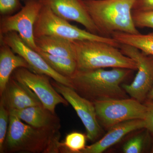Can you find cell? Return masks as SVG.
Listing matches in <instances>:
<instances>
[{
	"instance_id": "obj_29",
	"label": "cell",
	"mask_w": 153,
	"mask_h": 153,
	"mask_svg": "<svg viewBox=\"0 0 153 153\" xmlns=\"http://www.w3.org/2000/svg\"><path fill=\"white\" fill-rule=\"evenodd\" d=\"M21 1H25V0H21Z\"/></svg>"
},
{
	"instance_id": "obj_20",
	"label": "cell",
	"mask_w": 153,
	"mask_h": 153,
	"mask_svg": "<svg viewBox=\"0 0 153 153\" xmlns=\"http://www.w3.org/2000/svg\"><path fill=\"white\" fill-rule=\"evenodd\" d=\"M86 135L77 132L68 134L64 142L61 143L62 153H80L86 146Z\"/></svg>"
},
{
	"instance_id": "obj_16",
	"label": "cell",
	"mask_w": 153,
	"mask_h": 153,
	"mask_svg": "<svg viewBox=\"0 0 153 153\" xmlns=\"http://www.w3.org/2000/svg\"><path fill=\"white\" fill-rule=\"evenodd\" d=\"M19 68L31 70L30 65L24 58L15 53L8 46L1 42L0 95L4 92L13 72Z\"/></svg>"
},
{
	"instance_id": "obj_22",
	"label": "cell",
	"mask_w": 153,
	"mask_h": 153,
	"mask_svg": "<svg viewBox=\"0 0 153 153\" xmlns=\"http://www.w3.org/2000/svg\"><path fill=\"white\" fill-rule=\"evenodd\" d=\"M132 15L134 24L137 28L153 29V10L146 12L132 10Z\"/></svg>"
},
{
	"instance_id": "obj_8",
	"label": "cell",
	"mask_w": 153,
	"mask_h": 153,
	"mask_svg": "<svg viewBox=\"0 0 153 153\" xmlns=\"http://www.w3.org/2000/svg\"><path fill=\"white\" fill-rule=\"evenodd\" d=\"M119 49L137 66V72L133 82L123 84L122 87L131 98L143 103L153 85V55L126 44H121Z\"/></svg>"
},
{
	"instance_id": "obj_21",
	"label": "cell",
	"mask_w": 153,
	"mask_h": 153,
	"mask_svg": "<svg viewBox=\"0 0 153 153\" xmlns=\"http://www.w3.org/2000/svg\"><path fill=\"white\" fill-rule=\"evenodd\" d=\"M10 111L0 102V153L4 152V145L7 133Z\"/></svg>"
},
{
	"instance_id": "obj_11",
	"label": "cell",
	"mask_w": 153,
	"mask_h": 153,
	"mask_svg": "<svg viewBox=\"0 0 153 153\" xmlns=\"http://www.w3.org/2000/svg\"><path fill=\"white\" fill-rule=\"evenodd\" d=\"M0 38L1 43L8 46L15 53L26 60L31 71L38 74H45L55 81L71 88L69 79L52 69L40 54L28 46L16 32H10L1 35Z\"/></svg>"
},
{
	"instance_id": "obj_14",
	"label": "cell",
	"mask_w": 153,
	"mask_h": 153,
	"mask_svg": "<svg viewBox=\"0 0 153 153\" xmlns=\"http://www.w3.org/2000/svg\"><path fill=\"white\" fill-rule=\"evenodd\" d=\"M145 128L144 120H132L117 124L109 129L103 137L93 144L86 146L79 153H102L117 143L128 134Z\"/></svg>"
},
{
	"instance_id": "obj_1",
	"label": "cell",
	"mask_w": 153,
	"mask_h": 153,
	"mask_svg": "<svg viewBox=\"0 0 153 153\" xmlns=\"http://www.w3.org/2000/svg\"><path fill=\"white\" fill-rule=\"evenodd\" d=\"M10 113L3 153H62L60 129L35 127Z\"/></svg>"
},
{
	"instance_id": "obj_10",
	"label": "cell",
	"mask_w": 153,
	"mask_h": 153,
	"mask_svg": "<svg viewBox=\"0 0 153 153\" xmlns=\"http://www.w3.org/2000/svg\"><path fill=\"white\" fill-rule=\"evenodd\" d=\"M15 79L24 83L36 94L46 108L55 113L57 105H68V102L52 86L49 76L35 73L29 69L19 68L11 75Z\"/></svg>"
},
{
	"instance_id": "obj_19",
	"label": "cell",
	"mask_w": 153,
	"mask_h": 153,
	"mask_svg": "<svg viewBox=\"0 0 153 153\" xmlns=\"http://www.w3.org/2000/svg\"><path fill=\"white\" fill-rule=\"evenodd\" d=\"M37 52L52 69L65 77L69 78L77 70V63L74 58L53 55L40 50Z\"/></svg>"
},
{
	"instance_id": "obj_9",
	"label": "cell",
	"mask_w": 153,
	"mask_h": 153,
	"mask_svg": "<svg viewBox=\"0 0 153 153\" xmlns=\"http://www.w3.org/2000/svg\"><path fill=\"white\" fill-rule=\"evenodd\" d=\"M52 86L68 102L79 117L86 131L88 139L95 142L102 133L100 124L97 120L94 104L82 97L72 88L62 83L51 80Z\"/></svg>"
},
{
	"instance_id": "obj_15",
	"label": "cell",
	"mask_w": 153,
	"mask_h": 153,
	"mask_svg": "<svg viewBox=\"0 0 153 153\" xmlns=\"http://www.w3.org/2000/svg\"><path fill=\"white\" fill-rule=\"evenodd\" d=\"M28 124L36 128L60 129V118L43 105L31 106L20 110L10 111Z\"/></svg>"
},
{
	"instance_id": "obj_18",
	"label": "cell",
	"mask_w": 153,
	"mask_h": 153,
	"mask_svg": "<svg viewBox=\"0 0 153 153\" xmlns=\"http://www.w3.org/2000/svg\"><path fill=\"white\" fill-rule=\"evenodd\" d=\"M111 37L120 44L132 46L147 55H153V33L143 35L117 32Z\"/></svg>"
},
{
	"instance_id": "obj_24",
	"label": "cell",
	"mask_w": 153,
	"mask_h": 153,
	"mask_svg": "<svg viewBox=\"0 0 153 153\" xmlns=\"http://www.w3.org/2000/svg\"><path fill=\"white\" fill-rule=\"evenodd\" d=\"M20 0H0V13L3 16H8L15 11L20 10L23 6Z\"/></svg>"
},
{
	"instance_id": "obj_23",
	"label": "cell",
	"mask_w": 153,
	"mask_h": 153,
	"mask_svg": "<svg viewBox=\"0 0 153 153\" xmlns=\"http://www.w3.org/2000/svg\"><path fill=\"white\" fill-rule=\"evenodd\" d=\"M143 137L137 136L126 143L123 150L125 153H140L143 150Z\"/></svg>"
},
{
	"instance_id": "obj_4",
	"label": "cell",
	"mask_w": 153,
	"mask_h": 153,
	"mask_svg": "<svg viewBox=\"0 0 153 153\" xmlns=\"http://www.w3.org/2000/svg\"><path fill=\"white\" fill-rule=\"evenodd\" d=\"M77 70L118 68L137 70L136 63L119 48L94 41H71Z\"/></svg>"
},
{
	"instance_id": "obj_7",
	"label": "cell",
	"mask_w": 153,
	"mask_h": 153,
	"mask_svg": "<svg viewBox=\"0 0 153 153\" xmlns=\"http://www.w3.org/2000/svg\"><path fill=\"white\" fill-rule=\"evenodd\" d=\"M43 6L41 0H26L24 6L16 13L4 16L1 19L0 36L16 32L28 46L38 52L34 27Z\"/></svg>"
},
{
	"instance_id": "obj_27",
	"label": "cell",
	"mask_w": 153,
	"mask_h": 153,
	"mask_svg": "<svg viewBox=\"0 0 153 153\" xmlns=\"http://www.w3.org/2000/svg\"><path fill=\"white\" fill-rule=\"evenodd\" d=\"M147 99L153 101V85L147 96Z\"/></svg>"
},
{
	"instance_id": "obj_28",
	"label": "cell",
	"mask_w": 153,
	"mask_h": 153,
	"mask_svg": "<svg viewBox=\"0 0 153 153\" xmlns=\"http://www.w3.org/2000/svg\"><path fill=\"white\" fill-rule=\"evenodd\" d=\"M151 152L153 153V146L152 147V150H151Z\"/></svg>"
},
{
	"instance_id": "obj_2",
	"label": "cell",
	"mask_w": 153,
	"mask_h": 153,
	"mask_svg": "<svg viewBox=\"0 0 153 153\" xmlns=\"http://www.w3.org/2000/svg\"><path fill=\"white\" fill-rule=\"evenodd\" d=\"M132 71L118 68L110 70L103 68L77 70L68 79L74 90L92 102L127 98V94L120 83Z\"/></svg>"
},
{
	"instance_id": "obj_17",
	"label": "cell",
	"mask_w": 153,
	"mask_h": 153,
	"mask_svg": "<svg viewBox=\"0 0 153 153\" xmlns=\"http://www.w3.org/2000/svg\"><path fill=\"white\" fill-rule=\"evenodd\" d=\"M35 43L39 50L43 52L75 59L71 42L69 40L57 36H44L35 38Z\"/></svg>"
},
{
	"instance_id": "obj_3",
	"label": "cell",
	"mask_w": 153,
	"mask_h": 153,
	"mask_svg": "<svg viewBox=\"0 0 153 153\" xmlns=\"http://www.w3.org/2000/svg\"><path fill=\"white\" fill-rule=\"evenodd\" d=\"M136 0H84L99 35L111 37L114 32L140 33L134 24L133 8Z\"/></svg>"
},
{
	"instance_id": "obj_12",
	"label": "cell",
	"mask_w": 153,
	"mask_h": 153,
	"mask_svg": "<svg viewBox=\"0 0 153 153\" xmlns=\"http://www.w3.org/2000/svg\"><path fill=\"white\" fill-rule=\"evenodd\" d=\"M57 16L67 21L77 22L87 31L98 34V31L88 12L84 0H41Z\"/></svg>"
},
{
	"instance_id": "obj_5",
	"label": "cell",
	"mask_w": 153,
	"mask_h": 153,
	"mask_svg": "<svg viewBox=\"0 0 153 153\" xmlns=\"http://www.w3.org/2000/svg\"><path fill=\"white\" fill-rule=\"evenodd\" d=\"M35 38L53 36L70 41H100L119 48L120 44L112 37L94 34L71 25L67 20L57 16L47 6L41 9L34 27Z\"/></svg>"
},
{
	"instance_id": "obj_13",
	"label": "cell",
	"mask_w": 153,
	"mask_h": 153,
	"mask_svg": "<svg viewBox=\"0 0 153 153\" xmlns=\"http://www.w3.org/2000/svg\"><path fill=\"white\" fill-rule=\"evenodd\" d=\"M0 96V102L9 111L43 105L30 88L12 76L4 92Z\"/></svg>"
},
{
	"instance_id": "obj_25",
	"label": "cell",
	"mask_w": 153,
	"mask_h": 153,
	"mask_svg": "<svg viewBox=\"0 0 153 153\" xmlns=\"http://www.w3.org/2000/svg\"><path fill=\"white\" fill-rule=\"evenodd\" d=\"M145 104L147 107L146 116L145 120V128H146L153 134V101L147 100Z\"/></svg>"
},
{
	"instance_id": "obj_26",
	"label": "cell",
	"mask_w": 153,
	"mask_h": 153,
	"mask_svg": "<svg viewBox=\"0 0 153 153\" xmlns=\"http://www.w3.org/2000/svg\"><path fill=\"white\" fill-rule=\"evenodd\" d=\"M132 10L140 12L153 10V0H136Z\"/></svg>"
},
{
	"instance_id": "obj_6",
	"label": "cell",
	"mask_w": 153,
	"mask_h": 153,
	"mask_svg": "<svg viewBox=\"0 0 153 153\" xmlns=\"http://www.w3.org/2000/svg\"><path fill=\"white\" fill-rule=\"evenodd\" d=\"M93 103L99 123L107 130L126 121L145 120L147 112L145 103L133 98L108 100Z\"/></svg>"
}]
</instances>
